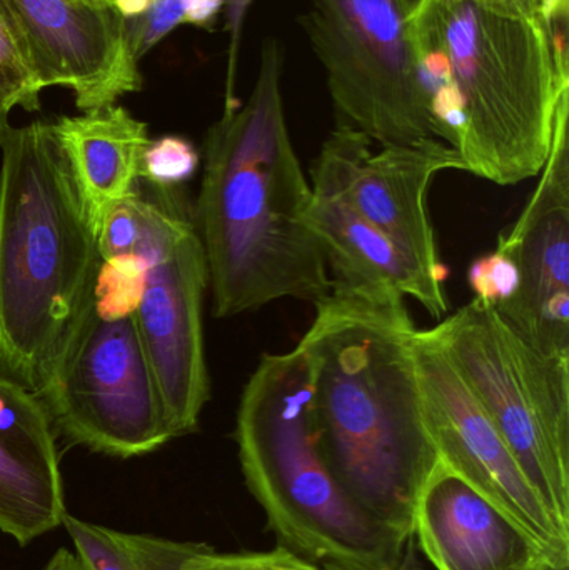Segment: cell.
<instances>
[{
  "label": "cell",
  "instance_id": "6da1fadb",
  "mask_svg": "<svg viewBox=\"0 0 569 570\" xmlns=\"http://www.w3.org/2000/svg\"><path fill=\"white\" fill-rule=\"evenodd\" d=\"M438 140L498 186L537 177L569 94L553 0H413L408 13Z\"/></svg>",
  "mask_w": 569,
  "mask_h": 570
},
{
  "label": "cell",
  "instance_id": "7a4b0ae2",
  "mask_svg": "<svg viewBox=\"0 0 569 570\" xmlns=\"http://www.w3.org/2000/svg\"><path fill=\"white\" fill-rule=\"evenodd\" d=\"M297 347L334 478L366 514L413 539L414 511L440 454L424 422L416 325L396 292L333 285Z\"/></svg>",
  "mask_w": 569,
  "mask_h": 570
},
{
  "label": "cell",
  "instance_id": "3957f363",
  "mask_svg": "<svg viewBox=\"0 0 569 570\" xmlns=\"http://www.w3.org/2000/svg\"><path fill=\"white\" fill-rule=\"evenodd\" d=\"M283 66L279 40L267 39L249 99L227 100L204 142L196 224L216 317L287 297L316 305L333 291L304 220L313 189L287 129Z\"/></svg>",
  "mask_w": 569,
  "mask_h": 570
},
{
  "label": "cell",
  "instance_id": "277c9868",
  "mask_svg": "<svg viewBox=\"0 0 569 570\" xmlns=\"http://www.w3.org/2000/svg\"><path fill=\"white\" fill-rule=\"evenodd\" d=\"M0 149V374L39 394L89 302L99 227L56 124L10 127Z\"/></svg>",
  "mask_w": 569,
  "mask_h": 570
},
{
  "label": "cell",
  "instance_id": "5b68a950",
  "mask_svg": "<svg viewBox=\"0 0 569 570\" xmlns=\"http://www.w3.org/2000/svg\"><path fill=\"white\" fill-rule=\"evenodd\" d=\"M234 439L247 489L279 546L326 570L400 568L411 539L366 514L324 459L300 347L261 357L241 395Z\"/></svg>",
  "mask_w": 569,
  "mask_h": 570
},
{
  "label": "cell",
  "instance_id": "8992f818",
  "mask_svg": "<svg viewBox=\"0 0 569 570\" xmlns=\"http://www.w3.org/2000/svg\"><path fill=\"white\" fill-rule=\"evenodd\" d=\"M146 266L102 259L89 302L39 392L57 435L96 454H153L174 432L157 389L136 308Z\"/></svg>",
  "mask_w": 569,
  "mask_h": 570
},
{
  "label": "cell",
  "instance_id": "52a82bcc",
  "mask_svg": "<svg viewBox=\"0 0 569 570\" xmlns=\"http://www.w3.org/2000/svg\"><path fill=\"white\" fill-rule=\"evenodd\" d=\"M430 332L569 532V355L538 351L477 298Z\"/></svg>",
  "mask_w": 569,
  "mask_h": 570
},
{
  "label": "cell",
  "instance_id": "ba28073f",
  "mask_svg": "<svg viewBox=\"0 0 569 570\" xmlns=\"http://www.w3.org/2000/svg\"><path fill=\"white\" fill-rule=\"evenodd\" d=\"M413 0H310L301 27L326 73L337 124L394 146L438 139L408 13Z\"/></svg>",
  "mask_w": 569,
  "mask_h": 570
},
{
  "label": "cell",
  "instance_id": "9c48e42d",
  "mask_svg": "<svg viewBox=\"0 0 569 570\" xmlns=\"http://www.w3.org/2000/svg\"><path fill=\"white\" fill-rule=\"evenodd\" d=\"M149 186L153 210L136 256L144 261L137 328L174 438L199 429L209 401L203 304L209 285L196 214L176 189Z\"/></svg>",
  "mask_w": 569,
  "mask_h": 570
},
{
  "label": "cell",
  "instance_id": "30bf717a",
  "mask_svg": "<svg viewBox=\"0 0 569 570\" xmlns=\"http://www.w3.org/2000/svg\"><path fill=\"white\" fill-rule=\"evenodd\" d=\"M413 348L424 422L440 461L510 515L548 562L569 566V532L555 521L430 328H418Z\"/></svg>",
  "mask_w": 569,
  "mask_h": 570
},
{
  "label": "cell",
  "instance_id": "8fae6325",
  "mask_svg": "<svg viewBox=\"0 0 569 570\" xmlns=\"http://www.w3.org/2000/svg\"><path fill=\"white\" fill-rule=\"evenodd\" d=\"M444 170H463V163L443 140L376 150L366 134L337 124L311 167V179L336 189L374 229L444 283L448 271L428 213L431 183Z\"/></svg>",
  "mask_w": 569,
  "mask_h": 570
},
{
  "label": "cell",
  "instance_id": "7c38bea8",
  "mask_svg": "<svg viewBox=\"0 0 569 570\" xmlns=\"http://www.w3.org/2000/svg\"><path fill=\"white\" fill-rule=\"evenodd\" d=\"M569 94L560 100L553 139L537 187L497 249L520 271L517 294L497 307L538 351L569 355Z\"/></svg>",
  "mask_w": 569,
  "mask_h": 570
},
{
  "label": "cell",
  "instance_id": "4fadbf2b",
  "mask_svg": "<svg viewBox=\"0 0 569 570\" xmlns=\"http://www.w3.org/2000/svg\"><path fill=\"white\" fill-rule=\"evenodd\" d=\"M43 87L72 90L82 112L143 89L126 17L112 0H7Z\"/></svg>",
  "mask_w": 569,
  "mask_h": 570
},
{
  "label": "cell",
  "instance_id": "5bb4252c",
  "mask_svg": "<svg viewBox=\"0 0 569 570\" xmlns=\"http://www.w3.org/2000/svg\"><path fill=\"white\" fill-rule=\"evenodd\" d=\"M67 515L52 419L37 392L0 374V532L20 548Z\"/></svg>",
  "mask_w": 569,
  "mask_h": 570
},
{
  "label": "cell",
  "instance_id": "9a60e30c",
  "mask_svg": "<svg viewBox=\"0 0 569 570\" xmlns=\"http://www.w3.org/2000/svg\"><path fill=\"white\" fill-rule=\"evenodd\" d=\"M413 535L438 570H538L543 549L440 462L418 499Z\"/></svg>",
  "mask_w": 569,
  "mask_h": 570
},
{
  "label": "cell",
  "instance_id": "2e32d148",
  "mask_svg": "<svg viewBox=\"0 0 569 570\" xmlns=\"http://www.w3.org/2000/svg\"><path fill=\"white\" fill-rule=\"evenodd\" d=\"M311 189L304 220L323 249L333 285L396 292L414 298L431 317H443L448 312L444 283L374 229L336 189L317 180H313Z\"/></svg>",
  "mask_w": 569,
  "mask_h": 570
},
{
  "label": "cell",
  "instance_id": "e0dca14e",
  "mask_svg": "<svg viewBox=\"0 0 569 570\" xmlns=\"http://www.w3.org/2000/svg\"><path fill=\"white\" fill-rule=\"evenodd\" d=\"M53 124L99 227L110 204L139 190L147 124L116 104Z\"/></svg>",
  "mask_w": 569,
  "mask_h": 570
},
{
  "label": "cell",
  "instance_id": "ac0fdd59",
  "mask_svg": "<svg viewBox=\"0 0 569 570\" xmlns=\"http://www.w3.org/2000/svg\"><path fill=\"white\" fill-rule=\"evenodd\" d=\"M62 528L73 544L77 570H180L209 546L122 532L67 512Z\"/></svg>",
  "mask_w": 569,
  "mask_h": 570
},
{
  "label": "cell",
  "instance_id": "d6986e66",
  "mask_svg": "<svg viewBox=\"0 0 569 570\" xmlns=\"http://www.w3.org/2000/svg\"><path fill=\"white\" fill-rule=\"evenodd\" d=\"M43 89L29 40L9 2L0 0V110L37 112Z\"/></svg>",
  "mask_w": 569,
  "mask_h": 570
},
{
  "label": "cell",
  "instance_id": "ffe728a7",
  "mask_svg": "<svg viewBox=\"0 0 569 570\" xmlns=\"http://www.w3.org/2000/svg\"><path fill=\"white\" fill-rule=\"evenodd\" d=\"M150 209L153 199L144 183L133 196L110 204L100 217L97 233L100 259L136 256L149 226Z\"/></svg>",
  "mask_w": 569,
  "mask_h": 570
},
{
  "label": "cell",
  "instance_id": "44dd1931",
  "mask_svg": "<svg viewBox=\"0 0 569 570\" xmlns=\"http://www.w3.org/2000/svg\"><path fill=\"white\" fill-rule=\"evenodd\" d=\"M200 157L193 142L179 136L150 139L140 164V179L150 186L176 189L193 179Z\"/></svg>",
  "mask_w": 569,
  "mask_h": 570
},
{
  "label": "cell",
  "instance_id": "7402d4cb",
  "mask_svg": "<svg viewBox=\"0 0 569 570\" xmlns=\"http://www.w3.org/2000/svg\"><path fill=\"white\" fill-rule=\"evenodd\" d=\"M180 570H326L277 546L273 551L219 554L213 548L190 558Z\"/></svg>",
  "mask_w": 569,
  "mask_h": 570
},
{
  "label": "cell",
  "instance_id": "603a6c76",
  "mask_svg": "<svg viewBox=\"0 0 569 570\" xmlns=\"http://www.w3.org/2000/svg\"><path fill=\"white\" fill-rule=\"evenodd\" d=\"M468 283L474 298L493 307L510 301L520 287V271L513 257L494 249L487 256L478 257L468 271Z\"/></svg>",
  "mask_w": 569,
  "mask_h": 570
},
{
  "label": "cell",
  "instance_id": "cb8c5ba5",
  "mask_svg": "<svg viewBox=\"0 0 569 570\" xmlns=\"http://www.w3.org/2000/svg\"><path fill=\"white\" fill-rule=\"evenodd\" d=\"M186 22V0H154L146 12L127 19V33L134 57L143 59L170 30Z\"/></svg>",
  "mask_w": 569,
  "mask_h": 570
},
{
  "label": "cell",
  "instance_id": "d4e9b609",
  "mask_svg": "<svg viewBox=\"0 0 569 570\" xmlns=\"http://www.w3.org/2000/svg\"><path fill=\"white\" fill-rule=\"evenodd\" d=\"M226 0H186L187 22L206 27L213 22Z\"/></svg>",
  "mask_w": 569,
  "mask_h": 570
},
{
  "label": "cell",
  "instance_id": "484cf974",
  "mask_svg": "<svg viewBox=\"0 0 569 570\" xmlns=\"http://www.w3.org/2000/svg\"><path fill=\"white\" fill-rule=\"evenodd\" d=\"M42 570H77L76 558L67 549H59L52 558L47 561Z\"/></svg>",
  "mask_w": 569,
  "mask_h": 570
},
{
  "label": "cell",
  "instance_id": "4316f807",
  "mask_svg": "<svg viewBox=\"0 0 569 570\" xmlns=\"http://www.w3.org/2000/svg\"><path fill=\"white\" fill-rule=\"evenodd\" d=\"M112 2L116 3L117 9L127 20L146 12L154 0H112Z\"/></svg>",
  "mask_w": 569,
  "mask_h": 570
},
{
  "label": "cell",
  "instance_id": "83f0119b",
  "mask_svg": "<svg viewBox=\"0 0 569 570\" xmlns=\"http://www.w3.org/2000/svg\"><path fill=\"white\" fill-rule=\"evenodd\" d=\"M398 570H421L420 562L416 561V556H414L413 546L410 544V548H408L406 556H404Z\"/></svg>",
  "mask_w": 569,
  "mask_h": 570
},
{
  "label": "cell",
  "instance_id": "f1b7e54d",
  "mask_svg": "<svg viewBox=\"0 0 569 570\" xmlns=\"http://www.w3.org/2000/svg\"><path fill=\"white\" fill-rule=\"evenodd\" d=\"M10 127L12 126L9 124V114H3L0 110V144H2L3 137L9 132Z\"/></svg>",
  "mask_w": 569,
  "mask_h": 570
},
{
  "label": "cell",
  "instance_id": "f546056e",
  "mask_svg": "<svg viewBox=\"0 0 569 570\" xmlns=\"http://www.w3.org/2000/svg\"><path fill=\"white\" fill-rule=\"evenodd\" d=\"M538 570H569V566H555L551 562H545Z\"/></svg>",
  "mask_w": 569,
  "mask_h": 570
}]
</instances>
